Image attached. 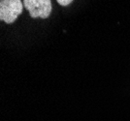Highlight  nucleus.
Wrapping results in <instances>:
<instances>
[{
    "label": "nucleus",
    "mask_w": 130,
    "mask_h": 121,
    "mask_svg": "<svg viewBox=\"0 0 130 121\" xmlns=\"http://www.w3.org/2000/svg\"><path fill=\"white\" fill-rule=\"evenodd\" d=\"M22 3L21 0H1L0 1V19L8 24L17 21L22 13Z\"/></svg>",
    "instance_id": "nucleus-1"
},
{
    "label": "nucleus",
    "mask_w": 130,
    "mask_h": 121,
    "mask_svg": "<svg viewBox=\"0 0 130 121\" xmlns=\"http://www.w3.org/2000/svg\"><path fill=\"white\" fill-rule=\"evenodd\" d=\"M72 2H73L72 0H58V1H57V3H58L60 6H68V5H70Z\"/></svg>",
    "instance_id": "nucleus-3"
},
{
    "label": "nucleus",
    "mask_w": 130,
    "mask_h": 121,
    "mask_svg": "<svg viewBox=\"0 0 130 121\" xmlns=\"http://www.w3.org/2000/svg\"><path fill=\"white\" fill-rule=\"evenodd\" d=\"M23 5L32 18H48L53 11L51 0H24Z\"/></svg>",
    "instance_id": "nucleus-2"
}]
</instances>
